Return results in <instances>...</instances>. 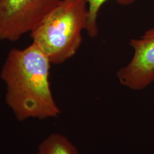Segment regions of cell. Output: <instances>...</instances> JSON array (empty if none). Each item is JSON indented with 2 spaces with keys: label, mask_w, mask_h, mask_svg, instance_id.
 I'll return each instance as SVG.
<instances>
[{
  "label": "cell",
  "mask_w": 154,
  "mask_h": 154,
  "mask_svg": "<svg viewBox=\"0 0 154 154\" xmlns=\"http://www.w3.org/2000/svg\"><path fill=\"white\" fill-rule=\"evenodd\" d=\"M109 0H86L88 4V20L86 31L90 37H96L99 34L97 19L100 9ZM119 5L128 6L137 0H116Z\"/></svg>",
  "instance_id": "8992f818"
},
{
  "label": "cell",
  "mask_w": 154,
  "mask_h": 154,
  "mask_svg": "<svg viewBox=\"0 0 154 154\" xmlns=\"http://www.w3.org/2000/svg\"><path fill=\"white\" fill-rule=\"evenodd\" d=\"M36 154H79V152L66 136L53 133L40 143Z\"/></svg>",
  "instance_id": "5b68a950"
},
{
  "label": "cell",
  "mask_w": 154,
  "mask_h": 154,
  "mask_svg": "<svg viewBox=\"0 0 154 154\" xmlns=\"http://www.w3.org/2000/svg\"><path fill=\"white\" fill-rule=\"evenodd\" d=\"M51 63L32 42L24 49H11L0 72L6 86L5 102L19 121L57 118L61 109L51 83Z\"/></svg>",
  "instance_id": "6da1fadb"
},
{
  "label": "cell",
  "mask_w": 154,
  "mask_h": 154,
  "mask_svg": "<svg viewBox=\"0 0 154 154\" xmlns=\"http://www.w3.org/2000/svg\"><path fill=\"white\" fill-rule=\"evenodd\" d=\"M87 20L86 0H61L30 32L31 38L51 64H61L79 49Z\"/></svg>",
  "instance_id": "7a4b0ae2"
},
{
  "label": "cell",
  "mask_w": 154,
  "mask_h": 154,
  "mask_svg": "<svg viewBox=\"0 0 154 154\" xmlns=\"http://www.w3.org/2000/svg\"><path fill=\"white\" fill-rule=\"evenodd\" d=\"M61 0H0V39L17 42L32 32Z\"/></svg>",
  "instance_id": "3957f363"
},
{
  "label": "cell",
  "mask_w": 154,
  "mask_h": 154,
  "mask_svg": "<svg viewBox=\"0 0 154 154\" xmlns=\"http://www.w3.org/2000/svg\"><path fill=\"white\" fill-rule=\"evenodd\" d=\"M130 46L134 56L128 64L116 73L121 85L140 91L154 83V26L138 38H132Z\"/></svg>",
  "instance_id": "277c9868"
}]
</instances>
